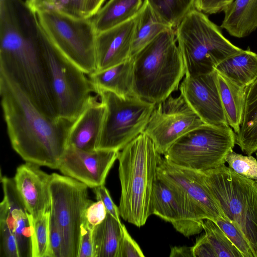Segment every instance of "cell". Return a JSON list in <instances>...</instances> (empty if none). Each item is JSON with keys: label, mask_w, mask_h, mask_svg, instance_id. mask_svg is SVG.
<instances>
[{"label": "cell", "mask_w": 257, "mask_h": 257, "mask_svg": "<svg viewBox=\"0 0 257 257\" xmlns=\"http://www.w3.org/2000/svg\"><path fill=\"white\" fill-rule=\"evenodd\" d=\"M216 72L220 97L227 124L237 134L242 120L247 87L239 85Z\"/></svg>", "instance_id": "22"}, {"label": "cell", "mask_w": 257, "mask_h": 257, "mask_svg": "<svg viewBox=\"0 0 257 257\" xmlns=\"http://www.w3.org/2000/svg\"><path fill=\"white\" fill-rule=\"evenodd\" d=\"M88 188L72 178L52 174L50 217L62 236V257H78L81 226L86 220V210L93 202L89 198Z\"/></svg>", "instance_id": "9"}, {"label": "cell", "mask_w": 257, "mask_h": 257, "mask_svg": "<svg viewBox=\"0 0 257 257\" xmlns=\"http://www.w3.org/2000/svg\"><path fill=\"white\" fill-rule=\"evenodd\" d=\"M136 22L137 16L119 26L97 34L95 71L113 67L131 58Z\"/></svg>", "instance_id": "17"}, {"label": "cell", "mask_w": 257, "mask_h": 257, "mask_svg": "<svg viewBox=\"0 0 257 257\" xmlns=\"http://www.w3.org/2000/svg\"><path fill=\"white\" fill-rule=\"evenodd\" d=\"M225 161L237 174L257 182V159L251 155L243 156L230 151Z\"/></svg>", "instance_id": "32"}, {"label": "cell", "mask_w": 257, "mask_h": 257, "mask_svg": "<svg viewBox=\"0 0 257 257\" xmlns=\"http://www.w3.org/2000/svg\"><path fill=\"white\" fill-rule=\"evenodd\" d=\"M86 0H51L50 7L59 12L77 19L85 18Z\"/></svg>", "instance_id": "34"}, {"label": "cell", "mask_w": 257, "mask_h": 257, "mask_svg": "<svg viewBox=\"0 0 257 257\" xmlns=\"http://www.w3.org/2000/svg\"><path fill=\"white\" fill-rule=\"evenodd\" d=\"M192 249L193 257H217L205 234L197 238Z\"/></svg>", "instance_id": "41"}, {"label": "cell", "mask_w": 257, "mask_h": 257, "mask_svg": "<svg viewBox=\"0 0 257 257\" xmlns=\"http://www.w3.org/2000/svg\"><path fill=\"white\" fill-rule=\"evenodd\" d=\"M93 192L97 200H101L103 203L107 213L111 215L115 219L121 222L120 214L117 207L113 202L109 192L104 185L94 187Z\"/></svg>", "instance_id": "38"}, {"label": "cell", "mask_w": 257, "mask_h": 257, "mask_svg": "<svg viewBox=\"0 0 257 257\" xmlns=\"http://www.w3.org/2000/svg\"><path fill=\"white\" fill-rule=\"evenodd\" d=\"M214 69L237 84L248 87L257 78V54L242 50L223 60Z\"/></svg>", "instance_id": "23"}, {"label": "cell", "mask_w": 257, "mask_h": 257, "mask_svg": "<svg viewBox=\"0 0 257 257\" xmlns=\"http://www.w3.org/2000/svg\"><path fill=\"white\" fill-rule=\"evenodd\" d=\"M175 34L185 76L210 73L223 60L242 50L227 39L204 13L195 8L177 27Z\"/></svg>", "instance_id": "5"}, {"label": "cell", "mask_w": 257, "mask_h": 257, "mask_svg": "<svg viewBox=\"0 0 257 257\" xmlns=\"http://www.w3.org/2000/svg\"><path fill=\"white\" fill-rule=\"evenodd\" d=\"M118 153V151L114 150L85 151L67 147L58 170L64 175L92 189L104 185L110 170L117 159Z\"/></svg>", "instance_id": "13"}, {"label": "cell", "mask_w": 257, "mask_h": 257, "mask_svg": "<svg viewBox=\"0 0 257 257\" xmlns=\"http://www.w3.org/2000/svg\"><path fill=\"white\" fill-rule=\"evenodd\" d=\"M179 89L189 106L205 123L228 124L220 97L215 70L205 74L185 76Z\"/></svg>", "instance_id": "14"}, {"label": "cell", "mask_w": 257, "mask_h": 257, "mask_svg": "<svg viewBox=\"0 0 257 257\" xmlns=\"http://www.w3.org/2000/svg\"><path fill=\"white\" fill-rule=\"evenodd\" d=\"M63 238L58 226L50 217L47 257H62Z\"/></svg>", "instance_id": "36"}, {"label": "cell", "mask_w": 257, "mask_h": 257, "mask_svg": "<svg viewBox=\"0 0 257 257\" xmlns=\"http://www.w3.org/2000/svg\"><path fill=\"white\" fill-rule=\"evenodd\" d=\"M121 224L107 213L102 223L93 227V257H117Z\"/></svg>", "instance_id": "26"}, {"label": "cell", "mask_w": 257, "mask_h": 257, "mask_svg": "<svg viewBox=\"0 0 257 257\" xmlns=\"http://www.w3.org/2000/svg\"><path fill=\"white\" fill-rule=\"evenodd\" d=\"M0 256L20 257L15 236L3 218H0Z\"/></svg>", "instance_id": "33"}, {"label": "cell", "mask_w": 257, "mask_h": 257, "mask_svg": "<svg viewBox=\"0 0 257 257\" xmlns=\"http://www.w3.org/2000/svg\"><path fill=\"white\" fill-rule=\"evenodd\" d=\"M50 210L33 221L32 257H47Z\"/></svg>", "instance_id": "30"}, {"label": "cell", "mask_w": 257, "mask_h": 257, "mask_svg": "<svg viewBox=\"0 0 257 257\" xmlns=\"http://www.w3.org/2000/svg\"><path fill=\"white\" fill-rule=\"evenodd\" d=\"M132 58L134 93L155 104L177 91L186 74L173 28L160 33Z\"/></svg>", "instance_id": "3"}, {"label": "cell", "mask_w": 257, "mask_h": 257, "mask_svg": "<svg viewBox=\"0 0 257 257\" xmlns=\"http://www.w3.org/2000/svg\"><path fill=\"white\" fill-rule=\"evenodd\" d=\"M233 0H196L195 7L197 10L207 14H213L224 11Z\"/></svg>", "instance_id": "40"}, {"label": "cell", "mask_w": 257, "mask_h": 257, "mask_svg": "<svg viewBox=\"0 0 257 257\" xmlns=\"http://www.w3.org/2000/svg\"><path fill=\"white\" fill-rule=\"evenodd\" d=\"M152 213L171 223L186 237L200 233L206 218L184 191L157 178L152 194Z\"/></svg>", "instance_id": "12"}, {"label": "cell", "mask_w": 257, "mask_h": 257, "mask_svg": "<svg viewBox=\"0 0 257 257\" xmlns=\"http://www.w3.org/2000/svg\"><path fill=\"white\" fill-rule=\"evenodd\" d=\"M36 13L41 27L60 52L87 75L96 70L97 33L91 18H75L51 8Z\"/></svg>", "instance_id": "8"}, {"label": "cell", "mask_w": 257, "mask_h": 257, "mask_svg": "<svg viewBox=\"0 0 257 257\" xmlns=\"http://www.w3.org/2000/svg\"><path fill=\"white\" fill-rule=\"evenodd\" d=\"M162 158L144 132L119 151V214L123 220L138 227L144 225L152 214L153 191Z\"/></svg>", "instance_id": "2"}, {"label": "cell", "mask_w": 257, "mask_h": 257, "mask_svg": "<svg viewBox=\"0 0 257 257\" xmlns=\"http://www.w3.org/2000/svg\"><path fill=\"white\" fill-rule=\"evenodd\" d=\"M172 28L162 21L144 1L137 15V22L131 50V57L160 33Z\"/></svg>", "instance_id": "27"}, {"label": "cell", "mask_w": 257, "mask_h": 257, "mask_svg": "<svg viewBox=\"0 0 257 257\" xmlns=\"http://www.w3.org/2000/svg\"><path fill=\"white\" fill-rule=\"evenodd\" d=\"M170 257H193L192 247L174 246L171 248Z\"/></svg>", "instance_id": "43"}, {"label": "cell", "mask_w": 257, "mask_h": 257, "mask_svg": "<svg viewBox=\"0 0 257 257\" xmlns=\"http://www.w3.org/2000/svg\"><path fill=\"white\" fill-rule=\"evenodd\" d=\"M256 158H257V152L256 153Z\"/></svg>", "instance_id": "45"}, {"label": "cell", "mask_w": 257, "mask_h": 257, "mask_svg": "<svg viewBox=\"0 0 257 257\" xmlns=\"http://www.w3.org/2000/svg\"><path fill=\"white\" fill-rule=\"evenodd\" d=\"M208 190L225 218L235 223L257 257V182L224 164L205 172L190 170Z\"/></svg>", "instance_id": "4"}, {"label": "cell", "mask_w": 257, "mask_h": 257, "mask_svg": "<svg viewBox=\"0 0 257 257\" xmlns=\"http://www.w3.org/2000/svg\"><path fill=\"white\" fill-rule=\"evenodd\" d=\"M157 176L184 191L209 219L213 221L220 217L225 218L211 195L190 170L173 165L162 158L157 168Z\"/></svg>", "instance_id": "18"}, {"label": "cell", "mask_w": 257, "mask_h": 257, "mask_svg": "<svg viewBox=\"0 0 257 257\" xmlns=\"http://www.w3.org/2000/svg\"><path fill=\"white\" fill-rule=\"evenodd\" d=\"M155 14L173 28L195 8L196 0H144Z\"/></svg>", "instance_id": "28"}, {"label": "cell", "mask_w": 257, "mask_h": 257, "mask_svg": "<svg viewBox=\"0 0 257 257\" xmlns=\"http://www.w3.org/2000/svg\"></svg>", "instance_id": "46"}, {"label": "cell", "mask_w": 257, "mask_h": 257, "mask_svg": "<svg viewBox=\"0 0 257 257\" xmlns=\"http://www.w3.org/2000/svg\"><path fill=\"white\" fill-rule=\"evenodd\" d=\"M213 221L222 230L244 257H254L248 240L235 223L223 217L218 218Z\"/></svg>", "instance_id": "31"}, {"label": "cell", "mask_w": 257, "mask_h": 257, "mask_svg": "<svg viewBox=\"0 0 257 257\" xmlns=\"http://www.w3.org/2000/svg\"><path fill=\"white\" fill-rule=\"evenodd\" d=\"M142 5V0H109L91 18L97 34L134 18Z\"/></svg>", "instance_id": "24"}, {"label": "cell", "mask_w": 257, "mask_h": 257, "mask_svg": "<svg viewBox=\"0 0 257 257\" xmlns=\"http://www.w3.org/2000/svg\"><path fill=\"white\" fill-rule=\"evenodd\" d=\"M121 231L117 257H144L145 255L140 246L132 237L122 223Z\"/></svg>", "instance_id": "35"}, {"label": "cell", "mask_w": 257, "mask_h": 257, "mask_svg": "<svg viewBox=\"0 0 257 257\" xmlns=\"http://www.w3.org/2000/svg\"><path fill=\"white\" fill-rule=\"evenodd\" d=\"M105 0H86L85 18L92 17L100 9Z\"/></svg>", "instance_id": "42"}, {"label": "cell", "mask_w": 257, "mask_h": 257, "mask_svg": "<svg viewBox=\"0 0 257 257\" xmlns=\"http://www.w3.org/2000/svg\"><path fill=\"white\" fill-rule=\"evenodd\" d=\"M39 165L26 162L16 169L13 178L16 188L33 221L50 210V182L52 174Z\"/></svg>", "instance_id": "16"}, {"label": "cell", "mask_w": 257, "mask_h": 257, "mask_svg": "<svg viewBox=\"0 0 257 257\" xmlns=\"http://www.w3.org/2000/svg\"><path fill=\"white\" fill-rule=\"evenodd\" d=\"M133 67V59L131 57L122 63L105 70L95 71L88 76L95 93L99 90L108 91L126 97L135 95Z\"/></svg>", "instance_id": "20"}, {"label": "cell", "mask_w": 257, "mask_h": 257, "mask_svg": "<svg viewBox=\"0 0 257 257\" xmlns=\"http://www.w3.org/2000/svg\"><path fill=\"white\" fill-rule=\"evenodd\" d=\"M204 124L180 93L155 105L144 133L158 152L164 155L180 138Z\"/></svg>", "instance_id": "11"}, {"label": "cell", "mask_w": 257, "mask_h": 257, "mask_svg": "<svg viewBox=\"0 0 257 257\" xmlns=\"http://www.w3.org/2000/svg\"><path fill=\"white\" fill-rule=\"evenodd\" d=\"M235 142V133L228 124L205 123L177 140L164 158L182 169L205 172L224 165L225 156L233 150Z\"/></svg>", "instance_id": "6"}, {"label": "cell", "mask_w": 257, "mask_h": 257, "mask_svg": "<svg viewBox=\"0 0 257 257\" xmlns=\"http://www.w3.org/2000/svg\"><path fill=\"white\" fill-rule=\"evenodd\" d=\"M42 40L56 116L74 121L96 94L95 88L88 75L60 52L43 30Z\"/></svg>", "instance_id": "7"}, {"label": "cell", "mask_w": 257, "mask_h": 257, "mask_svg": "<svg viewBox=\"0 0 257 257\" xmlns=\"http://www.w3.org/2000/svg\"><path fill=\"white\" fill-rule=\"evenodd\" d=\"M4 197L0 218L4 219L17 239L20 257H32L33 219L19 194L13 178L1 175Z\"/></svg>", "instance_id": "15"}, {"label": "cell", "mask_w": 257, "mask_h": 257, "mask_svg": "<svg viewBox=\"0 0 257 257\" xmlns=\"http://www.w3.org/2000/svg\"><path fill=\"white\" fill-rule=\"evenodd\" d=\"M96 94L73 122L69 131L67 147L94 151L97 146L104 120L106 107Z\"/></svg>", "instance_id": "19"}, {"label": "cell", "mask_w": 257, "mask_h": 257, "mask_svg": "<svg viewBox=\"0 0 257 257\" xmlns=\"http://www.w3.org/2000/svg\"><path fill=\"white\" fill-rule=\"evenodd\" d=\"M96 94L106 107L97 149L119 151L144 132L156 104L136 95L122 97L104 90Z\"/></svg>", "instance_id": "10"}, {"label": "cell", "mask_w": 257, "mask_h": 257, "mask_svg": "<svg viewBox=\"0 0 257 257\" xmlns=\"http://www.w3.org/2000/svg\"><path fill=\"white\" fill-rule=\"evenodd\" d=\"M28 5L36 12L40 10L49 8L51 0H27Z\"/></svg>", "instance_id": "44"}, {"label": "cell", "mask_w": 257, "mask_h": 257, "mask_svg": "<svg viewBox=\"0 0 257 257\" xmlns=\"http://www.w3.org/2000/svg\"><path fill=\"white\" fill-rule=\"evenodd\" d=\"M236 142L247 155L257 152V78L247 87L245 106Z\"/></svg>", "instance_id": "25"}, {"label": "cell", "mask_w": 257, "mask_h": 257, "mask_svg": "<svg viewBox=\"0 0 257 257\" xmlns=\"http://www.w3.org/2000/svg\"><path fill=\"white\" fill-rule=\"evenodd\" d=\"M92 228L86 220L82 224L78 257H93Z\"/></svg>", "instance_id": "37"}, {"label": "cell", "mask_w": 257, "mask_h": 257, "mask_svg": "<svg viewBox=\"0 0 257 257\" xmlns=\"http://www.w3.org/2000/svg\"><path fill=\"white\" fill-rule=\"evenodd\" d=\"M107 212L101 200L92 202L87 208L85 218L88 223L94 227L102 223L105 219Z\"/></svg>", "instance_id": "39"}, {"label": "cell", "mask_w": 257, "mask_h": 257, "mask_svg": "<svg viewBox=\"0 0 257 257\" xmlns=\"http://www.w3.org/2000/svg\"><path fill=\"white\" fill-rule=\"evenodd\" d=\"M1 105L14 150L25 162L58 169L74 121L42 113L18 85L0 72Z\"/></svg>", "instance_id": "1"}, {"label": "cell", "mask_w": 257, "mask_h": 257, "mask_svg": "<svg viewBox=\"0 0 257 257\" xmlns=\"http://www.w3.org/2000/svg\"><path fill=\"white\" fill-rule=\"evenodd\" d=\"M224 12L221 28L231 36L243 38L257 29V0H233Z\"/></svg>", "instance_id": "21"}, {"label": "cell", "mask_w": 257, "mask_h": 257, "mask_svg": "<svg viewBox=\"0 0 257 257\" xmlns=\"http://www.w3.org/2000/svg\"><path fill=\"white\" fill-rule=\"evenodd\" d=\"M203 230L217 257H244L222 230L212 220H205Z\"/></svg>", "instance_id": "29"}]
</instances>
